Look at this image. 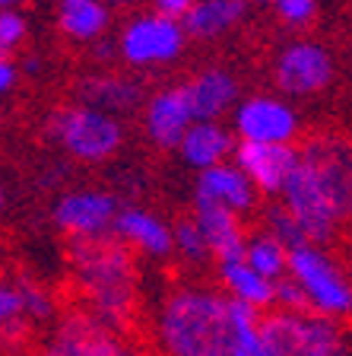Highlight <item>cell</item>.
<instances>
[{
	"mask_svg": "<svg viewBox=\"0 0 352 356\" xmlns=\"http://www.w3.org/2000/svg\"><path fill=\"white\" fill-rule=\"evenodd\" d=\"M260 321L264 312L228 299L219 286L181 280L156 296L149 337L159 356H254Z\"/></svg>",
	"mask_w": 352,
	"mask_h": 356,
	"instance_id": "obj_1",
	"label": "cell"
},
{
	"mask_svg": "<svg viewBox=\"0 0 352 356\" xmlns=\"http://www.w3.org/2000/svg\"><path fill=\"white\" fill-rule=\"evenodd\" d=\"M301 238L330 245L352 226V137L315 131L299 143V165L279 197Z\"/></svg>",
	"mask_w": 352,
	"mask_h": 356,
	"instance_id": "obj_2",
	"label": "cell"
},
{
	"mask_svg": "<svg viewBox=\"0 0 352 356\" xmlns=\"http://www.w3.org/2000/svg\"><path fill=\"white\" fill-rule=\"evenodd\" d=\"M67 261L80 309L115 331L131 334L143 305L137 254L111 236L102 242H70Z\"/></svg>",
	"mask_w": 352,
	"mask_h": 356,
	"instance_id": "obj_3",
	"label": "cell"
},
{
	"mask_svg": "<svg viewBox=\"0 0 352 356\" xmlns=\"http://www.w3.org/2000/svg\"><path fill=\"white\" fill-rule=\"evenodd\" d=\"M289 283L301 299V312H315L330 321L352 318V274L330 245L301 242L289 248Z\"/></svg>",
	"mask_w": 352,
	"mask_h": 356,
	"instance_id": "obj_4",
	"label": "cell"
},
{
	"mask_svg": "<svg viewBox=\"0 0 352 356\" xmlns=\"http://www.w3.org/2000/svg\"><path fill=\"white\" fill-rule=\"evenodd\" d=\"M44 131L60 153L83 165H99L115 159L127 140L124 121L83 102L54 108L44 121Z\"/></svg>",
	"mask_w": 352,
	"mask_h": 356,
	"instance_id": "obj_5",
	"label": "cell"
},
{
	"mask_svg": "<svg viewBox=\"0 0 352 356\" xmlns=\"http://www.w3.org/2000/svg\"><path fill=\"white\" fill-rule=\"evenodd\" d=\"M254 356H352V343L340 321L315 312L273 309L260 321Z\"/></svg>",
	"mask_w": 352,
	"mask_h": 356,
	"instance_id": "obj_6",
	"label": "cell"
},
{
	"mask_svg": "<svg viewBox=\"0 0 352 356\" xmlns=\"http://www.w3.org/2000/svg\"><path fill=\"white\" fill-rule=\"evenodd\" d=\"M187 29L184 22L169 19L156 10H137L124 19V26L115 35L117 60L127 70L146 74V70H165L178 64L187 51Z\"/></svg>",
	"mask_w": 352,
	"mask_h": 356,
	"instance_id": "obj_7",
	"label": "cell"
},
{
	"mask_svg": "<svg viewBox=\"0 0 352 356\" xmlns=\"http://www.w3.org/2000/svg\"><path fill=\"white\" fill-rule=\"evenodd\" d=\"M337 80V58L321 38L295 35L276 48L270 60L273 92L286 99H315Z\"/></svg>",
	"mask_w": 352,
	"mask_h": 356,
	"instance_id": "obj_8",
	"label": "cell"
},
{
	"mask_svg": "<svg viewBox=\"0 0 352 356\" xmlns=\"http://www.w3.org/2000/svg\"><path fill=\"white\" fill-rule=\"evenodd\" d=\"M228 127L238 143H260V147H299L305 134V118L292 99L279 96L273 89L248 92L235 105Z\"/></svg>",
	"mask_w": 352,
	"mask_h": 356,
	"instance_id": "obj_9",
	"label": "cell"
},
{
	"mask_svg": "<svg viewBox=\"0 0 352 356\" xmlns=\"http://www.w3.org/2000/svg\"><path fill=\"white\" fill-rule=\"evenodd\" d=\"M42 356H149L131 334L96 321L76 305L58 315L42 343Z\"/></svg>",
	"mask_w": 352,
	"mask_h": 356,
	"instance_id": "obj_10",
	"label": "cell"
},
{
	"mask_svg": "<svg viewBox=\"0 0 352 356\" xmlns=\"http://www.w3.org/2000/svg\"><path fill=\"white\" fill-rule=\"evenodd\" d=\"M121 210L117 194L105 188H67L51 204V222L70 242H102L115 236Z\"/></svg>",
	"mask_w": 352,
	"mask_h": 356,
	"instance_id": "obj_11",
	"label": "cell"
},
{
	"mask_svg": "<svg viewBox=\"0 0 352 356\" xmlns=\"http://www.w3.org/2000/svg\"><path fill=\"white\" fill-rule=\"evenodd\" d=\"M191 124H197V121H194L191 102H187V92L181 83L153 89L140 108V131L149 140V147L162 149V153H178Z\"/></svg>",
	"mask_w": 352,
	"mask_h": 356,
	"instance_id": "obj_12",
	"label": "cell"
},
{
	"mask_svg": "<svg viewBox=\"0 0 352 356\" xmlns=\"http://www.w3.org/2000/svg\"><path fill=\"white\" fill-rule=\"evenodd\" d=\"M187 102H191L194 121H226L232 118L235 105L242 102V83L226 64L197 67L187 80H181Z\"/></svg>",
	"mask_w": 352,
	"mask_h": 356,
	"instance_id": "obj_13",
	"label": "cell"
},
{
	"mask_svg": "<svg viewBox=\"0 0 352 356\" xmlns=\"http://www.w3.org/2000/svg\"><path fill=\"white\" fill-rule=\"evenodd\" d=\"M115 238L127 245L137 258L165 264L175 261V232L171 222L149 207H124L115 222Z\"/></svg>",
	"mask_w": 352,
	"mask_h": 356,
	"instance_id": "obj_14",
	"label": "cell"
},
{
	"mask_svg": "<svg viewBox=\"0 0 352 356\" xmlns=\"http://www.w3.org/2000/svg\"><path fill=\"white\" fill-rule=\"evenodd\" d=\"M146 96L149 92L140 76L121 74V70H108V67L83 76V80L76 83V102L92 105V108L105 111V115H115V118H121V121L143 108Z\"/></svg>",
	"mask_w": 352,
	"mask_h": 356,
	"instance_id": "obj_15",
	"label": "cell"
},
{
	"mask_svg": "<svg viewBox=\"0 0 352 356\" xmlns=\"http://www.w3.org/2000/svg\"><path fill=\"white\" fill-rule=\"evenodd\" d=\"M232 163L251 178L260 197L279 200L289 178L299 165V147H260V143H238Z\"/></svg>",
	"mask_w": 352,
	"mask_h": 356,
	"instance_id": "obj_16",
	"label": "cell"
},
{
	"mask_svg": "<svg viewBox=\"0 0 352 356\" xmlns=\"http://www.w3.org/2000/svg\"><path fill=\"white\" fill-rule=\"evenodd\" d=\"M194 204H219L226 210H235L238 216H251L260 210V191L251 185V178L244 175L235 163L216 165L210 172L194 175Z\"/></svg>",
	"mask_w": 352,
	"mask_h": 356,
	"instance_id": "obj_17",
	"label": "cell"
},
{
	"mask_svg": "<svg viewBox=\"0 0 352 356\" xmlns=\"http://www.w3.org/2000/svg\"><path fill=\"white\" fill-rule=\"evenodd\" d=\"M235 147H238V137L232 134V127L226 121H197L184 134L181 147H178V159L200 175V172L232 163Z\"/></svg>",
	"mask_w": 352,
	"mask_h": 356,
	"instance_id": "obj_18",
	"label": "cell"
},
{
	"mask_svg": "<svg viewBox=\"0 0 352 356\" xmlns=\"http://www.w3.org/2000/svg\"><path fill=\"white\" fill-rule=\"evenodd\" d=\"M216 270V286L226 293L228 299L242 305H251L257 312H273L276 309V286L279 283H270L267 277H260L254 267L242 258H226V261H216L213 264Z\"/></svg>",
	"mask_w": 352,
	"mask_h": 356,
	"instance_id": "obj_19",
	"label": "cell"
},
{
	"mask_svg": "<svg viewBox=\"0 0 352 356\" xmlns=\"http://www.w3.org/2000/svg\"><path fill=\"white\" fill-rule=\"evenodd\" d=\"M194 222L203 232L213 261H226V258H242L244 245H248V226H244V216H238L235 210H226L219 204H194L191 210Z\"/></svg>",
	"mask_w": 352,
	"mask_h": 356,
	"instance_id": "obj_20",
	"label": "cell"
},
{
	"mask_svg": "<svg viewBox=\"0 0 352 356\" xmlns=\"http://www.w3.org/2000/svg\"><path fill=\"white\" fill-rule=\"evenodd\" d=\"M108 0H58L54 7V22L58 32L74 44H99L108 38L111 29Z\"/></svg>",
	"mask_w": 352,
	"mask_h": 356,
	"instance_id": "obj_21",
	"label": "cell"
},
{
	"mask_svg": "<svg viewBox=\"0 0 352 356\" xmlns=\"http://www.w3.org/2000/svg\"><path fill=\"white\" fill-rule=\"evenodd\" d=\"M251 13V0H197L184 19L191 42H219L244 26Z\"/></svg>",
	"mask_w": 352,
	"mask_h": 356,
	"instance_id": "obj_22",
	"label": "cell"
},
{
	"mask_svg": "<svg viewBox=\"0 0 352 356\" xmlns=\"http://www.w3.org/2000/svg\"><path fill=\"white\" fill-rule=\"evenodd\" d=\"M244 261L270 283H283L289 277V245L283 238H276L273 232H267L264 226L248 236Z\"/></svg>",
	"mask_w": 352,
	"mask_h": 356,
	"instance_id": "obj_23",
	"label": "cell"
},
{
	"mask_svg": "<svg viewBox=\"0 0 352 356\" xmlns=\"http://www.w3.org/2000/svg\"><path fill=\"white\" fill-rule=\"evenodd\" d=\"M171 232H175V261H181L184 267L191 270H203V267L216 264L213 252L206 245L200 226L194 222V216H181V220L171 222Z\"/></svg>",
	"mask_w": 352,
	"mask_h": 356,
	"instance_id": "obj_24",
	"label": "cell"
},
{
	"mask_svg": "<svg viewBox=\"0 0 352 356\" xmlns=\"http://www.w3.org/2000/svg\"><path fill=\"white\" fill-rule=\"evenodd\" d=\"M26 321V302H22V280H3L0 277V341L19 343L29 331Z\"/></svg>",
	"mask_w": 352,
	"mask_h": 356,
	"instance_id": "obj_25",
	"label": "cell"
},
{
	"mask_svg": "<svg viewBox=\"0 0 352 356\" xmlns=\"http://www.w3.org/2000/svg\"><path fill=\"white\" fill-rule=\"evenodd\" d=\"M29 38V16L22 10H0V58H13Z\"/></svg>",
	"mask_w": 352,
	"mask_h": 356,
	"instance_id": "obj_26",
	"label": "cell"
},
{
	"mask_svg": "<svg viewBox=\"0 0 352 356\" xmlns=\"http://www.w3.org/2000/svg\"><path fill=\"white\" fill-rule=\"evenodd\" d=\"M317 10H321L317 0H276L270 7V13L279 19V26H286V29H292V32H301L317 19Z\"/></svg>",
	"mask_w": 352,
	"mask_h": 356,
	"instance_id": "obj_27",
	"label": "cell"
},
{
	"mask_svg": "<svg viewBox=\"0 0 352 356\" xmlns=\"http://www.w3.org/2000/svg\"><path fill=\"white\" fill-rule=\"evenodd\" d=\"M194 3H197V0H149V10H156V13H162V16H169V19L184 22V19H187V13L194 10Z\"/></svg>",
	"mask_w": 352,
	"mask_h": 356,
	"instance_id": "obj_28",
	"label": "cell"
},
{
	"mask_svg": "<svg viewBox=\"0 0 352 356\" xmlns=\"http://www.w3.org/2000/svg\"><path fill=\"white\" fill-rule=\"evenodd\" d=\"M22 67L16 64V58H0V99L10 96L16 86H19Z\"/></svg>",
	"mask_w": 352,
	"mask_h": 356,
	"instance_id": "obj_29",
	"label": "cell"
},
{
	"mask_svg": "<svg viewBox=\"0 0 352 356\" xmlns=\"http://www.w3.org/2000/svg\"><path fill=\"white\" fill-rule=\"evenodd\" d=\"M137 3L140 0H108L111 10H133V13H137Z\"/></svg>",
	"mask_w": 352,
	"mask_h": 356,
	"instance_id": "obj_30",
	"label": "cell"
},
{
	"mask_svg": "<svg viewBox=\"0 0 352 356\" xmlns=\"http://www.w3.org/2000/svg\"><path fill=\"white\" fill-rule=\"evenodd\" d=\"M26 0H0V10H22Z\"/></svg>",
	"mask_w": 352,
	"mask_h": 356,
	"instance_id": "obj_31",
	"label": "cell"
},
{
	"mask_svg": "<svg viewBox=\"0 0 352 356\" xmlns=\"http://www.w3.org/2000/svg\"><path fill=\"white\" fill-rule=\"evenodd\" d=\"M3 207H7V191H3V181H0V213H3Z\"/></svg>",
	"mask_w": 352,
	"mask_h": 356,
	"instance_id": "obj_32",
	"label": "cell"
},
{
	"mask_svg": "<svg viewBox=\"0 0 352 356\" xmlns=\"http://www.w3.org/2000/svg\"><path fill=\"white\" fill-rule=\"evenodd\" d=\"M251 3H257V7H264V10H270L276 0H251Z\"/></svg>",
	"mask_w": 352,
	"mask_h": 356,
	"instance_id": "obj_33",
	"label": "cell"
},
{
	"mask_svg": "<svg viewBox=\"0 0 352 356\" xmlns=\"http://www.w3.org/2000/svg\"><path fill=\"white\" fill-rule=\"evenodd\" d=\"M346 264H349V274H352V242H349V261Z\"/></svg>",
	"mask_w": 352,
	"mask_h": 356,
	"instance_id": "obj_34",
	"label": "cell"
},
{
	"mask_svg": "<svg viewBox=\"0 0 352 356\" xmlns=\"http://www.w3.org/2000/svg\"><path fill=\"white\" fill-rule=\"evenodd\" d=\"M242 356H251V353H242Z\"/></svg>",
	"mask_w": 352,
	"mask_h": 356,
	"instance_id": "obj_35",
	"label": "cell"
},
{
	"mask_svg": "<svg viewBox=\"0 0 352 356\" xmlns=\"http://www.w3.org/2000/svg\"><path fill=\"white\" fill-rule=\"evenodd\" d=\"M54 3H58V0H54Z\"/></svg>",
	"mask_w": 352,
	"mask_h": 356,
	"instance_id": "obj_36",
	"label": "cell"
}]
</instances>
